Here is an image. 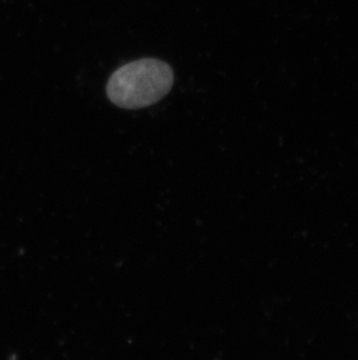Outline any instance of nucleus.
I'll list each match as a JSON object with an SVG mask.
<instances>
[{
    "label": "nucleus",
    "mask_w": 358,
    "mask_h": 360,
    "mask_svg": "<svg viewBox=\"0 0 358 360\" xmlns=\"http://www.w3.org/2000/svg\"><path fill=\"white\" fill-rule=\"evenodd\" d=\"M173 68L157 58H140L117 69L106 85L114 105L126 110L148 108L164 98L173 88Z\"/></svg>",
    "instance_id": "f257e3e1"
}]
</instances>
